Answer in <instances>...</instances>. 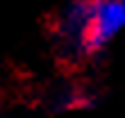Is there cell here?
I'll return each instance as SVG.
<instances>
[{"instance_id":"6da1fadb","label":"cell","mask_w":125,"mask_h":118,"mask_svg":"<svg viewBox=\"0 0 125 118\" xmlns=\"http://www.w3.org/2000/svg\"><path fill=\"white\" fill-rule=\"evenodd\" d=\"M125 32V0H71L55 20L59 48L71 59L102 55Z\"/></svg>"}]
</instances>
